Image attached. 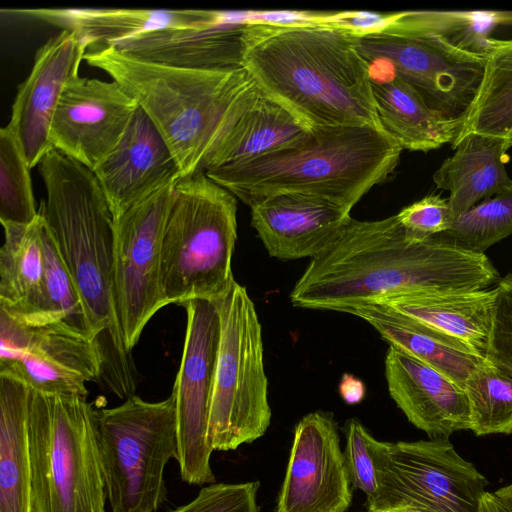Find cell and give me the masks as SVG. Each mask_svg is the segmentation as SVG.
I'll return each instance as SVG.
<instances>
[{
  "mask_svg": "<svg viewBox=\"0 0 512 512\" xmlns=\"http://www.w3.org/2000/svg\"><path fill=\"white\" fill-rule=\"evenodd\" d=\"M471 428L476 436L512 433V376L485 361L467 378Z\"/></svg>",
  "mask_w": 512,
  "mask_h": 512,
  "instance_id": "33",
  "label": "cell"
},
{
  "mask_svg": "<svg viewBox=\"0 0 512 512\" xmlns=\"http://www.w3.org/2000/svg\"><path fill=\"white\" fill-rule=\"evenodd\" d=\"M259 486L258 481L212 483L203 487L192 501L171 512H259Z\"/></svg>",
  "mask_w": 512,
  "mask_h": 512,
  "instance_id": "37",
  "label": "cell"
},
{
  "mask_svg": "<svg viewBox=\"0 0 512 512\" xmlns=\"http://www.w3.org/2000/svg\"><path fill=\"white\" fill-rule=\"evenodd\" d=\"M244 67L268 96L310 129H382L369 63L347 31L311 24L275 26L249 48Z\"/></svg>",
  "mask_w": 512,
  "mask_h": 512,
  "instance_id": "3",
  "label": "cell"
},
{
  "mask_svg": "<svg viewBox=\"0 0 512 512\" xmlns=\"http://www.w3.org/2000/svg\"><path fill=\"white\" fill-rule=\"evenodd\" d=\"M345 437L344 457L351 483L366 494L367 501L371 500L378 489L371 449L374 437L356 418L346 423Z\"/></svg>",
  "mask_w": 512,
  "mask_h": 512,
  "instance_id": "39",
  "label": "cell"
},
{
  "mask_svg": "<svg viewBox=\"0 0 512 512\" xmlns=\"http://www.w3.org/2000/svg\"><path fill=\"white\" fill-rule=\"evenodd\" d=\"M30 167L13 130L0 129V221L30 224L38 216Z\"/></svg>",
  "mask_w": 512,
  "mask_h": 512,
  "instance_id": "35",
  "label": "cell"
},
{
  "mask_svg": "<svg viewBox=\"0 0 512 512\" xmlns=\"http://www.w3.org/2000/svg\"><path fill=\"white\" fill-rule=\"evenodd\" d=\"M43 251L42 298L31 326L62 325L94 339L90 332L80 295L58 253L45 221Z\"/></svg>",
  "mask_w": 512,
  "mask_h": 512,
  "instance_id": "32",
  "label": "cell"
},
{
  "mask_svg": "<svg viewBox=\"0 0 512 512\" xmlns=\"http://www.w3.org/2000/svg\"><path fill=\"white\" fill-rule=\"evenodd\" d=\"M38 171L46 191L39 213L80 295L92 337L99 345L104 338L103 358L110 347L106 381L119 397H128L135 384L115 307L114 218L85 166L53 148Z\"/></svg>",
  "mask_w": 512,
  "mask_h": 512,
  "instance_id": "2",
  "label": "cell"
},
{
  "mask_svg": "<svg viewBox=\"0 0 512 512\" xmlns=\"http://www.w3.org/2000/svg\"><path fill=\"white\" fill-rule=\"evenodd\" d=\"M87 396L29 391L33 512H105L106 488Z\"/></svg>",
  "mask_w": 512,
  "mask_h": 512,
  "instance_id": "7",
  "label": "cell"
},
{
  "mask_svg": "<svg viewBox=\"0 0 512 512\" xmlns=\"http://www.w3.org/2000/svg\"><path fill=\"white\" fill-rule=\"evenodd\" d=\"M482 512H512V481L495 491L485 493Z\"/></svg>",
  "mask_w": 512,
  "mask_h": 512,
  "instance_id": "40",
  "label": "cell"
},
{
  "mask_svg": "<svg viewBox=\"0 0 512 512\" xmlns=\"http://www.w3.org/2000/svg\"><path fill=\"white\" fill-rule=\"evenodd\" d=\"M311 130L258 86L253 98L211 152L203 172L296 145Z\"/></svg>",
  "mask_w": 512,
  "mask_h": 512,
  "instance_id": "26",
  "label": "cell"
},
{
  "mask_svg": "<svg viewBox=\"0 0 512 512\" xmlns=\"http://www.w3.org/2000/svg\"><path fill=\"white\" fill-rule=\"evenodd\" d=\"M439 235L475 253H484L512 235V183L457 216L451 227Z\"/></svg>",
  "mask_w": 512,
  "mask_h": 512,
  "instance_id": "34",
  "label": "cell"
},
{
  "mask_svg": "<svg viewBox=\"0 0 512 512\" xmlns=\"http://www.w3.org/2000/svg\"><path fill=\"white\" fill-rule=\"evenodd\" d=\"M84 60L107 73L144 110L182 177L203 172L221 137L258 90L245 67L213 71L164 66L128 56L114 45L86 51Z\"/></svg>",
  "mask_w": 512,
  "mask_h": 512,
  "instance_id": "4",
  "label": "cell"
},
{
  "mask_svg": "<svg viewBox=\"0 0 512 512\" xmlns=\"http://www.w3.org/2000/svg\"><path fill=\"white\" fill-rule=\"evenodd\" d=\"M385 378L398 408L430 438H448L470 430L466 391L444 373L389 345Z\"/></svg>",
  "mask_w": 512,
  "mask_h": 512,
  "instance_id": "21",
  "label": "cell"
},
{
  "mask_svg": "<svg viewBox=\"0 0 512 512\" xmlns=\"http://www.w3.org/2000/svg\"><path fill=\"white\" fill-rule=\"evenodd\" d=\"M0 309L31 326L41 303L44 279L43 227L39 216L30 224L2 223Z\"/></svg>",
  "mask_w": 512,
  "mask_h": 512,
  "instance_id": "28",
  "label": "cell"
},
{
  "mask_svg": "<svg viewBox=\"0 0 512 512\" xmlns=\"http://www.w3.org/2000/svg\"><path fill=\"white\" fill-rule=\"evenodd\" d=\"M389 512H406L404 510H392V511H389Z\"/></svg>",
  "mask_w": 512,
  "mask_h": 512,
  "instance_id": "43",
  "label": "cell"
},
{
  "mask_svg": "<svg viewBox=\"0 0 512 512\" xmlns=\"http://www.w3.org/2000/svg\"><path fill=\"white\" fill-rule=\"evenodd\" d=\"M212 302L221 331L208 434L213 451H229L255 441L268 429V378L262 328L246 288L235 280Z\"/></svg>",
  "mask_w": 512,
  "mask_h": 512,
  "instance_id": "9",
  "label": "cell"
},
{
  "mask_svg": "<svg viewBox=\"0 0 512 512\" xmlns=\"http://www.w3.org/2000/svg\"><path fill=\"white\" fill-rule=\"evenodd\" d=\"M365 385L362 380L345 373L339 384V393L348 404H357L365 397Z\"/></svg>",
  "mask_w": 512,
  "mask_h": 512,
  "instance_id": "41",
  "label": "cell"
},
{
  "mask_svg": "<svg viewBox=\"0 0 512 512\" xmlns=\"http://www.w3.org/2000/svg\"><path fill=\"white\" fill-rule=\"evenodd\" d=\"M103 367V354L96 340L56 324L28 326L25 344L9 361L0 364V374L39 392L87 396L86 383L98 378Z\"/></svg>",
  "mask_w": 512,
  "mask_h": 512,
  "instance_id": "18",
  "label": "cell"
},
{
  "mask_svg": "<svg viewBox=\"0 0 512 512\" xmlns=\"http://www.w3.org/2000/svg\"><path fill=\"white\" fill-rule=\"evenodd\" d=\"M402 150L372 126L317 127L296 145L205 174L249 207L275 195L300 193L352 209L390 177Z\"/></svg>",
  "mask_w": 512,
  "mask_h": 512,
  "instance_id": "5",
  "label": "cell"
},
{
  "mask_svg": "<svg viewBox=\"0 0 512 512\" xmlns=\"http://www.w3.org/2000/svg\"><path fill=\"white\" fill-rule=\"evenodd\" d=\"M367 512H389V511H382V510H368Z\"/></svg>",
  "mask_w": 512,
  "mask_h": 512,
  "instance_id": "42",
  "label": "cell"
},
{
  "mask_svg": "<svg viewBox=\"0 0 512 512\" xmlns=\"http://www.w3.org/2000/svg\"><path fill=\"white\" fill-rule=\"evenodd\" d=\"M86 51L73 31L62 29L37 50L30 74L18 87L8 125L30 168L53 149L50 131L56 109L67 86L79 77Z\"/></svg>",
  "mask_w": 512,
  "mask_h": 512,
  "instance_id": "17",
  "label": "cell"
},
{
  "mask_svg": "<svg viewBox=\"0 0 512 512\" xmlns=\"http://www.w3.org/2000/svg\"><path fill=\"white\" fill-rule=\"evenodd\" d=\"M92 172L114 219L182 177L170 148L140 106L117 146Z\"/></svg>",
  "mask_w": 512,
  "mask_h": 512,
  "instance_id": "19",
  "label": "cell"
},
{
  "mask_svg": "<svg viewBox=\"0 0 512 512\" xmlns=\"http://www.w3.org/2000/svg\"><path fill=\"white\" fill-rule=\"evenodd\" d=\"M454 154L433 173L436 187L449 191L454 219L512 183L506 170L511 139L470 133L451 145Z\"/></svg>",
  "mask_w": 512,
  "mask_h": 512,
  "instance_id": "24",
  "label": "cell"
},
{
  "mask_svg": "<svg viewBox=\"0 0 512 512\" xmlns=\"http://www.w3.org/2000/svg\"><path fill=\"white\" fill-rule=\"evenodd\" d=\"M396 217L407 237L413 241H424L447 231L454 216L448 198L430 194L404 207Z\"/></svg>",
  "mask_w": 512,
  "mask_h": 512,
  "instance_id": "38",
  "label": "cell"
},
{
  "mask_svg": "<svg viewBox=\"0 0 512 512\" xmlns=\"http://www.w3.org/2000/svg\"><path fill=\"white\" fill-rule=\"evenodd\" d=\"M351 485L333 416L305 415L295 427L275 512H345Z\"/></svg>",
  "mask_w": 512,
  "mask_h": 512,
  "instance_id": "15",
  "label": "cell"
},
{
  "mask_svg": "<svg viewBox=\"0 0 512 512\" xmlns=\"http://www.w3.org/2000/svg\"><path fill=\"white\" fill-rule=\"evenodd\" d=\"M30 388L0 374V512H33L27 441Z\"/></svg>",
  "mask_w": 512,
  "mask_h": 512,
  "instance_id": "29",
  "label": "cell"
},
{
  "mask_svg": "<svg viewBox=\"0 0 512 512\" xmlns=\"http://www.w3.org/2000/svg\"><path fill=\"white\" fill-rule=\"evenodd\" d=\"M378 489L368 510L482 512L488 480L448 438L371 444Z\"/></svg>",
  "mask_w": 512,
  "mask_h": 512,
  "instance_id": "10",
  "label": "cell"
},
{
  "mask_svg": "<svg viewBox=\"0 0 512 512\" xmlns=\"http://www.w3.org/2000/svg\"><path fill=\"white\" fill-rule=\"evenodd\" d=\"M369 66L379 122L402 149L427 152L455 141L463 119L433 109L417 89L384 67Z\"/></svg>",
  "mask_w": 512,
  "mask_h": 512,
  "instance_id": "22",
  "label": "cell"
},
{
  "mask_svg": "<svg viewBox=\"0 0 512 512\" xmlns=\"http://www.w3.org/2000/svg\"><path fill=\"white\" fill-rule=\"evenodd\" d=\"M180 367L174 382L178 426V459L182 480L188 484H212L213 452L209 441V414L220 343V317L207 299L190 300Z\"/></svg>",
  "mask_w": 512,
  "mask_h": 512,
  "instance_id": "13",
  "label": "cell"
},
{
  "mask_svg": "<svg viewBox=\"0 0 512 512\" xmlns=\"http://www.w3.org/2000/svg\"><path fill=\"white\" fill-rule=\"evenodd\" d=\"M251 208V225L269 255L281 260L316 258L334 243L351 209L318 196L286 193Z\"/></svg>",
  "mask_w": 512,
  "mask_h": 512,
  "instance_id": "20",
  "label": "cell"
},
{
  "mask_svg": "<svg viewBox=\"0 0 512 512\" xmlns=\"http://www.w3.org/2000/svg\"><path fill=\"white\" fill-rule=\"evenodd\" d=\"M14 12L73 31L86 45L87 51L109 45L139 33L167 28L194 27L216 18L210 10L152 9H23Z\"/></svg>",
  "mask_w": 512,
  "mask_h": 512,
  "instance_id": "23",
  "label": "cell"
},
{
  "mask_svg": "<svg viewBox=\"0 0 512 512\" xmlns=\"http://www.w3.org/2000/svg\"><path fill=\"white\" fill-rule=\"evenodd\" d=\"M346 313L368 322L381 337L421 362L437 369L460 386L484 361L469 345L407 318L381 303H368Z\"/></svg>",
  "mask_w": 512,
  "mask_h": 512,
  "instance_id": "25",
  "label": "cell"
},
{
  "mask_svg": "<svg viewBox=\"0 0 512 512\" xmlns=\"http://www.w3.org/2000/svg\"><path fill=\"white\" fill-rule=\"evenodd\" d=\"M510 139H511V141H512V137H511Z\"/></svg>",
  "mask_w": 512,
  "mask_h": 512,
  "instance_id": "44",
  "label": "cell"
},
{
  "mask_svg": "<svg viewBox=\"0 0 512 512\" xmlns=\"http://www.w3.org/2000/svg\"><path fill=\"white\" fill-rule=\"evenodd\" d=\"M499 279L485 253L440 235L410 240L396 215L374 221L350 217L328 250L311 259L290 301L346 313L400 294L487 289Z\"/></svg>",
  "mask_w": 512,
  "mask_h": 512,
  "instance_id": "1",
  "label": "cell"
},
{
  "mask_svg": "<svg viewBox=\"0 0 512 512\" xmlns=\"http://www.w3.org/2000/svg\"><path fill=\"white\" fill-rule=\"evenodd\" d=\"M500 26H512V11L424 10L389 13L386 24L380 30L434 35L460 50L486 57L495 40L491 33Z\"/></svg>",
  "mask_w": 512,
  "mask_h": 512,
  "instance_id": "30",
  "label": "cell"
},
{
  "mask_svg": "<svg viewBox=\"0 0 512 512\" xmlns=\"http://www.w3.org/2000/svg\"><path fill=\"white\" fill-rule=\"evenodd\" d=\"M470 133L512 137V39L495 38L477 94L453 143Z\"/></svg>",
  "mask_w": 512,
  "mask_h": 512,
  "instance_id": "31",
  "label": "cell"
},
{
  "mask_svg": "<svg viewBox=\"0 0 512 512\" xmlns=\"http://www.w3.org/2000/svg\"><path fill=\"white\" fill-rule=\"evenodd\" d=\"M276 25L261 12L218 11L215 19L194 27H167L139 33L114 45L133 58L193 70L244 67L249 48Z\"/></svg>",
  "mask_w": 512,
  "mask_h": 512,
  "instance_id": "14",
  "label": "cell"
},
{
  "mask_svg": "<svg viewBox=\"0 0 512 512\" xmlns=\"http://www.w3.org/2000/svg\"><path fill=\"white\" fill-rule=\"evenodd\" d=\"M485 359L512 376V272L500 278L495 287Z\"/></svg>",
  "mask_w": 512,
  "mask_h": 512,
  "instance_id": "36",
  "label": "cell"
},
{
  "mask_svg": "<svg viewBox=\"0 0 512 512\" xmlns=\"http://www.w3.org/2000/svg\"><path fill=\"white\" fill-rule=\"evenodd\" d=\"M163 188L114 219V298L128 353L154 314L165 305L161 290V246L172 199Z\"/></svg>",
  "mask_w": 512,
  "mask_h": 512,
  "instance_id": "12",
  "label": "cell"
},
{
  "mask_svg": "<svg viewBox=\"0 0 512 512\" xmlns=\"http://www.w3.org/2000/svg\"><path fill=\"white\" fill-rule=\"evenodd\" d=\"M138 107L114 80L78 77L56 109L52 147L94 171L114 150Z\"/></svg>",
  "mask_w": 512,
  "mask_h": 512,
  "instance_id": "16",
  "label": "cell"
},
{
  "mask_svg": "<svg viewBox=\"0 0 512 512\" xmlns=\"http://www.w3.org/2000/svg\"><path fill=\"white\" fill-rule=\"evenodd\" d=\"M106 494L112 512H157L166 498L164 470L178 459L172 395L148 402L132 395L94 411Z\"/></svg>",
  "mask_w": 512,
  "mask_h": 512,
  "instance_id": "8",
  "label": "cell"
},
{
  "mask_svg": "<svg viewBox=\"0 0 512 512\" xmlns=\"http://www.w3.org/2000/svg\"><path fill=\"white\" fill-rule=\"evenodd\" d=\"M236 197L205 172L181 177L172 189L161 246L165 305L215 300L235 281Z\"/></svg>",
  "mask_w": 512,
  "mask_h": 512,
  "instance_id": "6",
  "label": "cell"
},
{
  "mask_svg": "<svg viewBox=\"0 0 512 512\" xmlns=\"http://www.w3.org/2000/svg\"><path fill=\"white\" fill-rule=\"evenodd\" d=\"M350 35L369 64H378L412 85L443 115L464 118L480 86L486 57L434 35L384 30Z\"/></svg>",
  "mask_w": 512,
  "mask_h": 512,
  "instance_id": "11",
  "label": "cell"
},
{
  "mask_svg": "<svg viewBox=\"0 0 512 512\" xmlns=\"http://www.w3.org/2000/svg\"><path fill=\"white\" fill-rule=\"evenodd\" d=\"M494 298L495 289L492 288L406 293L377 303L455 338L484 355Z\"/></svg>",
  "mask_w": 512,
  "mask_h": 512,
  "instance_id": "27",
  "label": "cell"
}]
</instances>
